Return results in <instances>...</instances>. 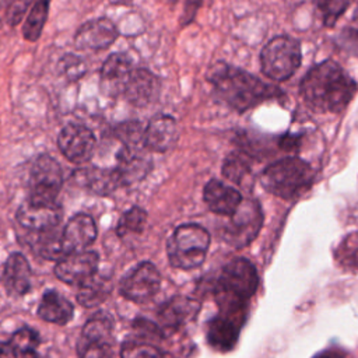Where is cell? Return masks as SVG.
Masks as SVG:
<instances>
[{
  "instance_id": "74e56055",
  "label": "cell",
  "mask_w": 358,
  "mask_h": 358,
  "mask_svg": "<svg viewBox=\"0 0 358 358\" xmlns=\"http://www.w3.org/2000/svg\"><path fill=\"white\" fill-rule=\"evenodd\" d=\"M338 42L345 52L358 57V31L355 29L343 31L338 38Z\"/></svg>"
},
{
  "instance_id": "4dcf8cb0",
  "label": "cell",
  "mask_w": 358,
  "mask_h": 358,
  "mask_svg": "<svg viewBox=\"0 0 358 358\" xmlns=\"http://www.w3.org/2000/svg\"><path fill=\"white\" fill-rule=\"evenodd\" d=\"M147 221V213L141 207H131L119 220L116 227V234L119 236H126L129 234H138L143 231Z\"/></svg>"
},
{
  "instance_id": "d4e9b609",
  "label": "cell",
  "mask_w": 358,
  "mask_h": 358,
  "mask_svg": "<svg viewBox=\"0 0 358 358\" xmlns=\"http://www.w3.org/2000/svg\"><path fill=\"white\" fill-rule=\"evenodd\" d=\"M112 330V322L108 316H94L90 319L81 333L78 343L80 352L87 350H105Z\"/></svg>"
},
{
  "instance_id": "f1b7e54d",
  "label": "cell",
  "mask_w": 358,
  "mask_h": 358,
  "mask_svg": "<svg viewBox=\"0 0 358 358\" xmlns=\"http://www.w3.org/2000/svg\"><path fill=\"white\" fill-rule=\"evenodd\" d=\"M194 310V303L186 298L171 299L159 312V319L166 326H176L186 320Z\"/></svg>"
},
{
  "instance_id": "603a6c76",
  "label": "cell",
  "mask_w": 358,
  "mask_h": 358,
  "mask_svg": "<svg viewBox=\"0 0 358 358\" xmlns=\"http://www.w3.org/2000/svg\"><path fill=\"white\" fill-rule=\"evenodd\" d=\"M38 348V333L29 327H22L0 345V358H36Z\"/></svg>"
},
{
  "instance_id": "7c38bea8",
  "label": "cell",
  "mask_w": 358,
  "mask_h": 358,
  "mask_svg": "<svg viewBox=\"0 0 358 358\" xmlns=\"http://www.w3.org/2000/svg\"><path fill=\"white\" fill-rule=\"evenodd\" d=\"M96 238V225L91 215L80 213L71 217L60 235L63 256L84 252Z\"/></svg>"
},
{
  "instance_id": "60d3db41",
  "label": "cell",
  "mask_w": 358,
  "mask_h": 358,
  "mask_svg": "<svg viewBox=\"0 0 358 358\" xmlns=\"http://www.w3.org/2000/svg\"><path fill=\"white\" fill-rule=\"evenodd\" d=\"M1 25H3V21H1V18H0V28H1Z\"/></svg>"
},
{
  "instance_id": "7402d4cb",
  "label": "cell",
  "mask_w": 358,
  "mask_h": 358,
  "mask_svg": "<svg viewBox=\"0 0 358 358\" xmlns=\"http://www.w3.org/2000/svg\"><path fill=\"white\" fill-rule=\"evenodd\" d=\"M131 70V60L126 53H110L101 67V83L108 92H123Z\"/></svg>"
},
{
  "instance_id": "6da1fadb",
  "label": "cell",
  "mask_w": 358,
  "mask_h": 358,
  "mask_svg": "<svg viewBox=\"0 0 358 358\" xmlns=\"http://www.w3.org/2000/svg\"><path fill=\"white\" fill-rule=\"evenodd\" d=\"M355 91V81L333 60L312 67L301 83L303 102L309 109L319 113L344 110Z\"/></svg>"
},
{
  "instance_id": "8d00e7d4",
  "label": "cell",
  "mask_w": 358,
  "mask_h": 358,
  "mask_svg": "<svg viewBox=\"0 0 358 358\" xmlns=\"http://www.w3.org/2000/svg\"><path fill=\"white\" fill-rule=\"evenodd\" d=\"M203 4V0H183L182 14L179 17V25L182 28L192 24L197 15V11L200 10Z\"/></svg>"
},
{
  "instance_id": "d6a6232c",
  "label": "cell",
  "mask_w": 358,
  "mask_h": 358,
  "mask_svg": "<svg viewBox=\"0 0 358 358\" xmlns=\"http://www.w3.org/2000/svg\"><path fill=\"white\" fill-rule=\"evenodd\" d=\"M352 1L354 0H319V8L322 11L324 25L333 27Z\"/></svg>"
},
{
  "instance_id": "44dd1931",
  "label": "cell",
  "mask_w": 358,
  "mask_h": 358,
  "mask_svg": "<svg viewBox=\"0 0 358 358\" xmlns=\"http://www.w3.org/2000/svg\"><path fill=\"white\" fill-rule=\"evenodd\" d=\"M76 178L80 179V183L84 187L99 196H108L123 186L122 178L116 168H84L76 172Z\"/></svg>"
},
{
  "instance_id": "ac0fdd59",
  "label": "cell",
  "mask_w": 358,
  "mask_h": 358,
  "mask_svg": "<svg viewBox=\"0 0 358 358\" xmlns=\"http://www.w3.org/2000/svg\"><path fill=\"white\" fill-rule=\"evenodd\" d=\"M203 199L213 213L225 217H231L243 200L235 187L228 186L218 179H211L206 183L203 189Z\"/></svg>"
},
{
  "instance_id": "8fae6325",
  "label": "cell",
  "mask_w": 358,
  "mask_h": 358,
  "mask_svg": "<svg viewBox=\"0 0 358 358\" xmlns=\"http://www.w3.org/2000/svg\"><path fill=\"white\" fill-rule=\"evenodd\" d=\"M117 36L119 31L115 24L106 17H99L81 24L73 39L78 50H103L109 48Z\"/></svg>"
},
{
  "instance_id": "f35d334b",
  "label": "cell",
  "mask_w": 358,
  "mask_h": 358,
  "mask_svg": "<svg viewBox=\"0 0 358 358\" xmlns=\"http://www.w3.org/2000/svg\"><path fill=\"white\" fill-rule=\"evenodd\" d=\"M312 358H352V355L341 347H329L326 350H322Z\"/></svg>"
},
{
  "instance_id": "484cf974",
  "label": "cell",
  "mask_w": 358,
  "mask_h": 358,
  "mask_svg": "<svg viewBox=\"0 0 358 358\" xmlns=\"http://www.w3.org/2000/svg\"><path fill=\"white\" fill-rule=\"evenodd\" d=\"M52 0H34L28 17L22 25V36L28 42H35L42 35L45 22L48 20Z\"/></svg>"
},
{
  "instance_id": "d6986e66",
  "label": "cell",
  "mask_w": 358,
  "mask_h": 358,
  "mask_svg": "<svg viewBox=\"0 0 358 358\" xmlns=\"http://www.w3.org/2000/svg\"><path fill=\"white\" fill-rule=\"evenodd\" d=\"M31 267L28 260L21 253H11L4 263L3 284L6 289L15 296L27 294L31 288Z\"/></svg>"
},
{
  "instance_id": "2e32d148",
  "label": "cell",
  "mask_w": 358,
  "mask_h": 358,
  "mask_svg": "<svg viewBox=\"0 0 358 358\" xmlns=\"http://www.w3.org/2000/svg\"><path fill=\"white\" fill-rule=\"evenodd\" d=\"M179 138V126L169 115L154 116L144 129V145L148 151L166 152Z\"/></svg>"
},
{
  "instance_id": "e0dca14e",
  "label": "cell",
  "mask_w": 358,
  "mask_h": 358,
  "mask_svg": "<svg viewBox=\"0 0 358 358\" xmlns=\"http://www.w3.org/2000/svg\"><path fill=\"white\" fill-rule=\"evenodd\" d=\"M145 147H124L117 152V165L115 166L122 178L123 186L143 180L152 168Z\"/></svg>"
},
{
  "instance_id": "ffe728a7",
  "label": "cell",
  "mask_w": 358,
  "mask_h": 358,
  "mask_svg": "<svg viewBox=\"0 0 358 358\" xmlns=\"http://www.w3.org/2000/svg\"><path fill=\"white\" fill-rule=\"evenodd\" d=\"M245 319L220 313L208 323L207 340L210 345L220 351H229L238 341L239 330Z\"/></svg>"
},
{
  "instance_id": "9c48e42d",
  "label": "cell",
  "mask_w": 358,
  "mask_h": 358,
  "mask_svg": "<svg viewBox=\"0 0 358 358\" xmlns=\"http://www.w3.org/2000/svg\"><path fill=\"white\" fill-rule=\"evenodd\" d=\"M161 274L158 268L150 263L143 262L137 264L120 282V294L133 302L141 303L151 299L159 289Z\"/></svg>"
},
{
  "instance_id": "52a82bcc",
  "label": "cell",
  "mask_w": 358,
  "mask_h": 358,
  "mask_svg": "<svg viewBox=\"0 0 358 358\" xmlns=\"http://www.w3.org/2000/svg\"><path fill=\"white\" fill-rule=\"evenodd\" d=\"M62 185V166L53 157L42 154L34 161L31 168L28 201L34 204H56Z\"/></svg>"
},
{
  "instance_id": "4fadbf2b",
  "label": "cell",
  "mask_w": 358,
  "mask_h": 358,
  "mask_svg": "<svg viewBox=\"0 0 358 358\" xmlns=\"http://www.w3.org/2000/svg\"><path fill=\"white\" fill-rule=\"evenodd\" d=\"M98 262V255L91 250L70 253L59 260L55 267V274L59 280L67 284L80 285L95 275Z\"/></svg>"
},
{
  "instance_id": "e575fe53",
  "label": "cell",
  "mask_w": 358,
  "mask_h": 358,
  "mask_svg": "<svg viewBox=\"0 0 358 358\" xmlns=\"http://www.w3.org/2000/svg\"><path fill=\"white\" fill-rule=\"evenodd\" d=\"M336 256L340 266L347 270L358 271V243H351L350 241H345L343 245H340Z\"/></svg>"
},
{
  "instance_id": "5b68a950",
  "label": "cell",
  "mask_w": 358,
  "mask_h": 358,
  "mask_svg": "<svg viewBox=\"0 0 358 358\" xmlns=\"http://www.w3.org/2000/svg\"><path fill=\"white\" fill-rule=\"evenodd\" d=\"M210 234L199 224L179 225L168 239L166 253L171 266L182 270L199 267L207 255Z\"/></svg>"
},
{
  "instance_id": "3957f363",
  "label": "cell",
  "mask_w": 358,
  "mask_h": 358,
  "mask_svg": "<svg viewBox=\"0 0 358 358\" xmlns=\"http://www.w3.org/2000/svg\"><path fill=\"white\" fill-rule=\"evenodd\" d=\"M257 285V271L249 260L243 257L231 260L218 278L217 301L221 313L245 319L246 302L255 295Z\"/></svg>"
},
{
  "instance_id": "83f0119b",
  "label": "cell",
  "mask_w": 358,
  "mask_h": 358,
  "mask_svg": "<svg viewBox=\"0 0 358 358\" xmlns=\"http://www.w3.org/2000/svg\"><path fill=\"white\" fill-rule=\"evenodd\" d=\"M250 173V159L243 151L231 152L222 164V175L232 183L241 185Z\"/></svg>"
},
{
  "instance_id": "d590c367",
  "label": "cell",
  "mask_w": 358,
  "mask_h": 358,
  "mask_svg": "<svg viewBox=\"0 0 358 358\" xmlns=\"http://www.w3.org/2000/svg\"><path fill=\"white\" fill-rule=\"evenodd\" d=\"M32 3L34 0H7L6 10H4L6 22L10 27H15L17 24H20L28 7L32 6Z\"/></svg>"
},
{
  "instance_id": "7a4b0ae2",
  "label": "cell",
  "mask_w": 358,
  "mask_h": 358,
  "mask_svg": "<svg viewBox=\"0 0 358 358\" xmlns=\"http://www.w3.org/2000/svg\"><path fill=\"white\" fill-rule=\"evenodd\" d=\"M206 78L214 87L218 98L236 112H245L264 101L281 96L278 87L268 85L253 74L224 62L213 64Z\"/></svg>"
},
{
  "instance_id": "277c9868",
  "label": "cell",
  "mask_w": 358,
  "mask_h": 358,
  "mask_svg": "<svg viewBox=\"0 0 358 358\" xmlns=\"http://www.w3.org/2000/svg\"><path fill=\"white\" fill-rule=\"evenodd\" d=\"M312 166L296 158L287 157L266 166L260 175V183L268 193L291 200L305 193L313 183Z\"/></svg>"
},
{
  "instance_id": "30bf717a",
  "label": "cell",
  "mask_w": 358,
  "mask_h": 358,
  "mask_svg": "<svg viewBox=\"0 0 358 358\" xmlns=\"http://www.w3.org/2000/svg\"><path fill=\"white\" fill-rule=\"evenodd\" d=\"M57 147L66 159L81 165L88 162L94 154L95 136L88 127L70 123L60 130L57 136Z\"/></svg>"
},
{
  "instance_id": "5bb4252c",
  "label": "cell",
  "mask_w": 358,
  "mask_h": 358,
  "mask_svg": "<svg viewBox=\"0 0 358 358\" xmlns=\"http://www.w3.org/2000/svg\"><path fill=\"white\" fill-rule=\"evenodd\" d=\"M159 90L161 84L154 73L147 69H133L124 84L123 94L131 105L145 108L157 101Z\"/></svg>"
},
{
  "instance_id": "8992f818",
  "label": "cell",
  "mask_w": 358,
  "mask_h": 358,
  "mask_svg": "<svg viewBox=\"0 0 358 358\" xmlns=\"http://www.w3.org/2000/svg\"><path fill=\"white\" fill-rule=\"evenodd\" d=\"M301 64V45L291 36L273 38L260 53L262 71L274 81L288 80Z\"/></svg>"
},
{
  "instance_id": "4316f807",
  "label": "cell",
  "mask_w": 358,
  "mask_h": 358,
  "mask_svg": "<svg viewBox=\"0 0 358 358\" xmlns=\"http://www.w3.org/2000/svg\"><path fill=\"white\" fill-rule=\"evenodd\" d=\"M110 292V282L103 277L94 275L80 284L77 299L85 308H92L99 305Z\"/></svg>"
},
{
  "instance_id": "836d02e7",
  "label": "cell",
  "mask_w": 358,
  "mask_h": 358,
  "mask_svg": "<svg viewBox=\"0 0 358 358\" xmlns=\"http://www.w3.org/2000/svg\"><path fill=\"white\" fill-rule=\"evenodd\" d=\"M59 66L62 69V74L66 76L67 80H70V81H76V80L81 78L87 71L85 62L80 56L73 55V53L64 55L60 59Z\"/></svg>"
},
{
  "instance_id": "cb8c5ba5",
  "label": "cell",
  "mask_w": 358,
  "mask_h": 358,
  "mask_svg": "<svg viewBox=\"0 0 358 358\" xmlns=\"http://www.w3.org/2000/svg\"><path fill=\"white\" fill-rule=\"evenodd\" d=\"M73 312L74 308L70 301L53 289H49L43 294L38 306L39 317L45 322L56 324L69 323L73 317Z\"/></svg>"
},
{
  "instance_id": "ab89813d",
  "label": "cell",
  "mask_w": 358,
  "mask_h": 358,
  "mask_svg": "<svg viewBox=\"0 0 358 358\" xmlns=\"http://www.w3.org/2000/svg\"><path fill=\"white\" fill-rule=\"evenodd\" d=\"M298 144H299V137L295 136V134H285V136L281 137L280 141H278L280 148H282V150H285V151H292V150H295V148L298 147Z\"/></svg>"
},
{
  "instance_id": "f546056e",
  "label": "cell",
  "mask_w": 358,
  "mask_h": 358,
  "mask_svg": "<svg viewBox=\"0 0 358 358\" xmlns=\"http://www.w3.org/2000/svg\"><path fill=\"white\" fill-rule=\"evenodd\" d=\"M144 129L140 122L130 120L119 123L113 129V136L120 140L124 147H145L144 145Z\"/></svg>"
},
{
  "instance_id": "1f68e13d",
  "label": "cell",
  "mask_w": 358,
  "mask_h": 358,
  "mask_svg": "<svg viewBox=\"0 0 358 358\" xmlns=\"http://www.w3.org/2000/svg\"><path fill=\"white\" fill-rule=\"evenodd\" d=\"M122 358H171L162 350L144 343H126L120 351Z\"/></svg>"
},
{
  "instance_id": "ba28073f",
  "label": "cell",
  "mask_w": 358,
  "mask_h": 358,
  "mask_svg": "<svg viewBox=\"0 0 358 358\" xmlns=\"http://www.w3.org/2000/svg\"><path fill=\"white\" fill-rule=\"evenodd\" d=\"M228 218L222 228V238L234 248L248 246L257 236L263 224L260 204L252 199H243L238 210Z\"/></svg>"
},
{
  "instance_id": "9a60e30c",
  "label": "cell",
  "mask_w": 358,
  "mask_h": 358,
  "mask_svg": "<svg viewBox=\"0 0 358 358\" xmlns=\"http://www.w3.org/2000/svg\"><path fill=\"white\" fill-rule=\"evenodd\" d=\"M18 224L29 231L49 232L53 231L62 220V208L59 204H34L25 201L17 211Z\"/></svg>"
}]
</instances>
